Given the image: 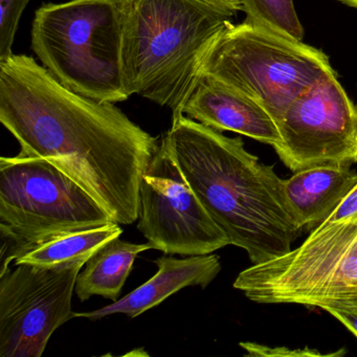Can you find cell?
<instances>
[{
	"instance_id": "1",
	"label": "cell",
	"mask_w": 357,
	"mask_h": 357,
	"mask_svg": "<svg viewBox=\"0 0 357 357\" xmlns=\"http://www.w3.org/2000/svg\"><path fill=\"white\" fill-rule=\"evenodd\" d=\"M0 123L20 153L55 165L114 222L139 220L142 177L160 141L114 103L74 93L34 58L13 54L0 61Z\"/></svg>"
},
{
	"instance_id": "2",
	"label": "cell",
	"mask_w": 357,
	"mask_h": 357,
	"mask_svg": "<svg viewBox=\"0 0 357 357\" xmlns=\"http://www.w3.org/2000/svg\"><path fill=\"white\" fill-rule=\"evenodd\" d=\"M185 181L231 245L245 250L252 264L283 256L300 237L273 166L229 137L185 114L173 116L165 133Z\"/></svg>"
},
{
	"instance_id": "3",
	"label": "cell",
	"mask_w": 357,
	"mask_h": 357,
	"mask_svg": "<svg viewBox=\"0 0 357 357\" xmlns=\"http://www.w3.org/2000/svg\"><path fill=\"white\" fill-rule=\"evenodd\" d=\"M129 96L181 110L217 37L237 12L216 0H116Z\"/></svg>"
},
{
	"instance_id": "4",
	"label": "cell",
	"mask_w": 357,
	"mask_h": 357,
	"mask_svg": "<svg viewBox=\"0 0 357 357\" xmlns=\"http://www.w3.org/2000/svg\"><path fill=\"white\" fill-rule=\"evenodd\" d=\"M32 50L66 89L105 103L126 101L116 0L45 3L33 20Z\"/></svg>"
},
{
	"instance_id": "5",
	"label": "cell",
	"mask_w": 357,
	"mask_h": 357,
	"mask_svg": "<svg viewBox=\"0 0 357 357\" xmlns=\"http://www.w3.org/2000/svg\"><path fill=\"white\" fill-rule=\"evenodd\" d=\"M235 287L259 304L356 305L357 213L335 208L298 248L241 271Z\"/></svg>"
},
{
	"instance_id": "6",
	"label": "cell",
	"mask_w": 357,
	"mask_h": 357,
	"mask_svg": "<svg viewBox=\"0 0 357 357\" xmlns=\"http://www.w3.org/2000/svg\"><path fill=\"white\" fill-rule=\"evenodd\" d=\"M112 221L86 190L49 160L22 153L0 158V275L26 246Z\"/></svg>"
},
{
	"instance_id": "7",
	"label": "cell",
	"mask_w": 357,
	"mask_h": 357,
	"mask_svg": "<svg viewBox=\"0 0 357 357\" xmlns=\"http://www.w3.org/2000/svg\"><path fill=\"white\" fill-rule=\"evenodd\" d=\"M200 73L252 98L279 124L298 96L334 70L321 50L244 20L220 33Z\"/></svg>"
},
{
	"instance_id": "8",
	"label": "cell",
	"mask_w": 357,
	"mask_h": 357,
	"mask_svg": "<svg viewBox=\"0 0 357 357\" xmlns=\"http://www.w3.org/2000/svg\"><path fill=\"white\" fill-rule=\"evenodd\" d=\"M137 229L166 255L199 256L231 245L185 181L165 135L142 177Z\"/></svg>"
},
{
	"instance_id": "9",
	"label": "cell",
	"mask_w": 357,
	"mask_h": 357,
	"mask_svg": "<svg viewBox=\"0 0 357 357\" xmlns=\"http://www.w3.org/2000/svg\"><path fill=\"white\" fill-rule=\"evenodd\" d=\"M278 127L281 142L273 149L292 172L357 164V106L335 72L298 96Z\"/></svg>"
},
{
	"instance_id": "10",
	"label": "cell",
	"mask_w": 357,
	"mask_h": 357,
	"mask_svg": "<svg viewBox=\"0 0 357 357\" xmlns=\"http://www.w3.org/2000/svg\"><path fill=\"white\" fill-rule=\"evenodd\" d=\"M83 267L22 264L0 275V357L43 356L54 332L74 317L73 294Z\"/></svg>"
},
{
	"instance_id": "11",
	"label": "cell",
	"mask_w": 357,
	"mask_h": 357,
	"mask_svg": "<svg viewBox=\"0 0 357 357\" xmlns=\"http://www.w3.org/2000/svg\"><path fill=\"white\" fill-rule=\"evenodd\" d=\"M181 112L221 132L239 133L273 148L281 142L277 122L263 106L204 73L198 76Z\"/></svg>"
},
{
	"instance_id": "12",
	"label": "cell",
	"mask_w": 357,
	"mask_h": 357,
	"mask_svg": "<svg viewBox=\"0 0 357 357\" xmlns=\"http://www.w3.org/2000/svg\"><path fill=\"white\" fill-rule=\"evenodd\" d=\"M153 263L158 266V273L143 285L103 308L89 312H74V317L95 321L122 313L135 319L185 287L199 286L206 289L221 271L220 258L213 254L183 259L164 256Z\"/></svg>"
},
{
	"instance_id": "13",
	"label": "cell",
	"mask_w": 357,
	"mask_h": 357,
	"mask_svg": "<svg viewBox=\"0 0 357 357\" xmlns=\"http://www.w3.org/2000/svg\"><path fill=\"white\" fill-rule=\"evenodd\" d=\"M356 185L357 172L348 166L303 169L282 183L290 215L302 229L321 225Z\"/></svg>"
},
{
	"instance_id": "14",
	"label": "cell",
	"mask_w": 357,
	"mask_h": 357,
	"mask_svg": "<svg viewBox=\"0 0 357 357\" xmlns=\"http://www.w3.org/2000/svg\"><path fill=\"white\" fill-rule=\"evenodd\" d=\"M154 250L150 242L144 244L123 241L120 237L110 240L99 248L79 273L75 286V294L81 302L93 296L119 300L135 259L141 252Z\"/></svg>"
},
{
	"instance_id": "15",
	"label": "cell",
	"mask_w": 357,
	"mask_h": 357,
	"mask_svg": "<svg viewBox=\"0 0 357 357\" xmlns=\"http://www.w3.org/2000/svg\"><path fill=\"white\" fill-rule=\"evenodd\" d=\"M120 223L112 222L81 231H66L22 248L14 265L30 264L64 268L83 264L104 244L122 235Z\"/></svg>"
},
{
	"instance_id": "16",
	"label": "cell",
	"mask_w": 357,
	"mask_h": 357,
	"mask_svg": "<svg viewBox=\"0 0 357 357\" xmlns=\"http://www.w3.org/2000/svg\"><path fill=\"white\" fill-rule=\"evenodd\" d=\"M245 22L288 38L303 41L304 28L294 0H241Z\"/></svg>"
},
{
	"instance_id": "17",
	"label": "cell",
	"mask_w": 357,
	"mask_h": 357,
	"mask_svg": "<svg viewBox=\"0 0 357 357\" xmlns=\"http://www.w3.org/2000/svg\"><path fill=\"white\" fill-rule=\"evenodd\" d=\"M31 0H0V61L12 53L20 18Z\"/></svg>"
},
{
	"instance_id": "18",
	"label": "cell",
	"mask_w": 357,
	"mask_h": 357,
	"mask_svg": "<svg viewBox=\"0 0 357 357\" xmlns=\"http://www.w3.org/2000/svg\"><path fill=\"white\" fill-rule=\"evenodd\" d=\"M240 347L246 351V355L250 356H317L321 355V353L311 349H298V350H287V352L283 353L284 348H271V347L263 346V344H256V342H240Z\"/></svg>"
},
{
	"instance_id": "19",
	"label": "cell",
	"mask_w": 357,
	"mask_h": 357,
	"mask_svg": "<svg viewBox=\"0 0 357 357\" xmlns=\"http://www.w3.org/2000/svg\"><path fill=\"white\" fill-rule=\"evenodd\" d=\"M328 313L342 323L353 335L357 337V304L344 308H329Z\"/></svg>"
},
{
	"instance_id": "20",
	"label": "cell",
	"mask_w": 357,
	"mask_h": 357,
	"mask_svg": "<svg viewBox=\"0 0 357 357\" xmlns=\"http://www.w3.org/2000/svg\"><path fill=\"white\" fill-rule=\"evenodd\" d=\"M216 1L222 3L223 6L233 10V11H242L241 0H216Z\"/></svg>"
},
{
	"instance_id": "21",
	"label": "cell",
	"mask_w": 357,
	"mask_h": 357,
	"mask_svg": "<svg viewBox=\"0 0 357 357\" xmlns=\"http://www.w3.org/2000/svg\"><path fill=\"white\" fill-rule=\"evenodd\" d=\"M340 3H344V6H348L350 8H354L357 10V0H337Z\"/></svg>"
},
{
	"instance_id": "22",
	"label": "cell",
	"mask_w": 357,
	"mask_h": 357,
	"mask_svg": "<svg viewBox=\"0 0 357 357\" xmlns=\"http://www.w3.org/2000/svg\"><path fill=\"white\" fill-rule=\"evenodd\" d=\"M357 106V105H356Z\"/></svg>"
}]
</instances>
